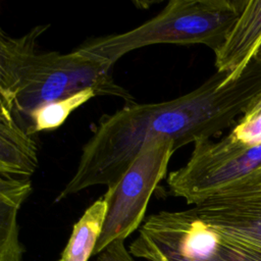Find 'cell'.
Here are the masks:
<instances>
[{"label":"cell","instance_id":"cell-1","mask_svg":"<svg viewBox=\"0 0 261 261\" xmlns=\"http://www.w3.org/2000/svg\"><path fill=\"white\" fill-rule=\"evenodd\" d=\"M216 71L201 86L172 100L126 104L103 115L84 145L73 176L55 201L97 185L115 184L142 147L163 138L175 151L187 144L211 140L231 126L261 99V60L253 59L241 74Z\"/></svg>","mask_w":261,"mask_h":261},{"label":"cell","instance_id":"cell-2","mask_svg":"<svg viewBox=\"0 0 261 261\" xmlns=\"http://www.w3.org/2000/svg\"><path fill=\"white\" fill-rule=\"evenodd\" d=\"M37 35L28 36L11 55L9 66L14 70L16 97L13 116L24 129L31 112L38 106L68 97L86 89L98 96H113L135 104L133 95L112 77V64L76 48L61 54L57 51L38 52Z\"/></svg>","mask_w":261,"mask_h":261},{"label":"cell","instance_id":"cell-3","mask_svg":"<svg viewBox=\"0 0 261 261\" xmlns=\"http://www.w3.org/2000/svg\"><path fill=\"white\" fill-rule=\"evenodd\" d=\"M248 0H171L154 17L120 34L91 39L79 48L114 64L126 53L156 44L224 43Z\"/></svg>","mask_w":261,"mask_h":261},{"label":"cell","instance_id":"cell-4","mask_svg":"<svg viewBox=\"0 0 261 261\" xmlns=\"http://www.w3.org/2000/svg\"><path fill=\"white\" fill-rule=\"evenodd\" d=\"M167 186L195 206L213 196L261 192V145H245L230 134L197 142L186 165L169 173Z\"/></svg>","mask_w":261,"mask_h":261},{"label":"cell","instance_id":"cell-5","mask_svg":"<svg viewBox=\"0 0 261 261\" xmlns=\"http://www.w3.org/2000/svg\"><path fill=\"white\" fill-rule=\"evenodd\" d=\"M174 152V144L169 139L149 141L121 177L107 187L103 195L107 212L93 256H97L114 241H124L141 227L150 198L165 177Z\"/></svg>","mask_w":261,"mask_h":261},{"label":"cell","instance_id":"cell-6","mask_svg":"<svg viewBox=\"0 0 261 261\" xmlns=\"http://www.w3.org/2000/svg\"><path fill=\"white\" fill-rule=\"evenodd\" d=\"M221 244L219 234L193 207L151 214L128 251L148 261H220Z\"/></svg>","mask_w":261,"mask_h":261},{"label":"cell","instance_id":"cell-7","mask_svg":"<svg viewBox=\"0 0 261 261\" xmlns=\"http://www.w3.org/2000/svg\"><path fill=\"white\" fill-rule=\"evenodd\" d=\"M194 208L223 243L261 253V192L213 196Z\"/></svg>","mask_w":261,"mask_h":261},{"label":"cell","instance_id":"cell-8","mask_svg":"<svg viewBox=\"0 0 261 261\" xmlns=\"http://www.w3.org/2000/svg\"><path fill=\"white\" fill-rule=\"evenodd\" d=\"M261 47V0H248L224 43L214 52L216 71L226 81L241 74Z\"/></svg>","mask_w":261,"mask_h":261},{"label":"cell","instance_id":"cell-9","mask_svg":"<svg viewBox=\"0 0 261 261\" xmlns=\"http://www.w3.org/2000/svg\"><path fill=\"white\" fill-rule=\"evenodd\" d=\"M38 165L34 136L17 123L11 109L0 106V178H31Z\"/></svg>","mask_w":261,"mask_h":261},{"label":"cell","instance_id":"cell-10","mask_svg":"<svg viewBox=\"0 0 261 261\" xmlns=\"http://www.w3.org/2000/svg\"><path fill=\"white\" fill-rule=\"evenodd\" d=\"M32 191L31 178H0V261H22L17 214Z\"/></svg>","mask_w":261,"mask_h":261},{"label":"cell","instance_id":"cell-11","mask_svg":"<svg viewBox=\"0 0 261 261\" xmlns=\"http://www.w3.org/2000/svg\"><path fill=\"white\" fill-rule=\"evenodd\" d=\"M107 203L104 197L95 201L74 223L71 234L57 261H88L101 236Z\"/></svg>","mask_w":261,"mask_h":261},{"label":"cell","instance_id":"cell-12","mask_svg":"<svg viewBox=\"0 0 261 261\" xmlns=\"http://www.w3.org/2000/svg\"><path fill=\"white\" fill-rule=\"evenodd\" d=\"M98 96L94 89H86L68 97L42 104L35 108L28 119L24 130L30 135L53 130L59 127L79 107Z\"/></svg>","mask_w":261,"mask_h":261},{"label":"cell","instance_id":"cell-13","mask_svg":"<svg viewBox=\"0 0 261 261\" xmlns=\"http://www.w3.org/2000/svg\"><path fill=\"white\" fill-rule=\"evenodd\" d=\"M229 134L245 145H261V112L248 118L241 117Z\"/></svg>","mask_w":261,"mask_h":261},{"label":"cell","instance_id":"cell-14","mask_svg":"<svg viewBox=\"0 0 261 261\" xmlns=\"http://www.w3.org/2000/svg\"><path fill=\"white\" fill-rule=\"evenodd\" d=\"M219 259L220 261H261V253L237 248L222 242Z\"/></svg>","mask_w":261,"mask_h":261},{"label":"cell","instance_id":"cell-15","mask_svg":"<svg viewBox=\"0 0 261 261\" xmlns=\"http://www.w3.org/2000/svg\"><path fill=\"white\" fill-rule=\"evenodd\" d=\"M96 257V261H134L133 255L125 248L123 240L112 242Z\"/></svg>","mask_w":261,"mask_h":261},{"label":"cell","instance_id":"cell-16","mask_svg":"<svg viewBox=\"0 0 261 261\" xmlns=\"http://www.w3.org/2000/svg\"><path fill=\"white\" fill-rule=\"evenodd\" d=\"M259 112H261V99L259 101H257L247 112L244 116H242L243 118H248L251 116H254L256 114H258Z\"/></svg>","mask_w":261,"mask_h":261},{"label":"cell","instance_id":"cell-17","mask_svg":"<svg viewBox=\"0 0 261 261\" xmlns=\"http://www.w3.org/2000/svg\"><path fill=\"white\" fill-rule=\"evenodd\" d=\"M255 59H258V60H261V47H260V49H259V51L257 52V54H256V56H255Z\"/></svg>","mask_w":261,"mask_h":261}]
</instances>
